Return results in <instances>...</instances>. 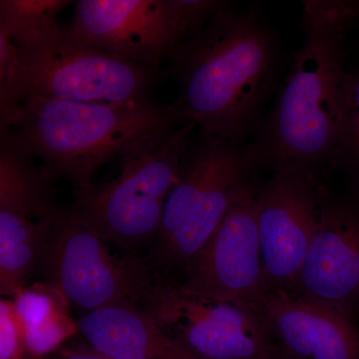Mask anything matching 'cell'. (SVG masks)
<instances>
[{"mask_svg":"<svg viewBox=\"0 0 359 359\" xmlns=\"http://www.w3.org/2000/svg\"><path fill=\"white\" fill-rule=\"evenodd\" d=\"M185 123L178 100L158 105L150 100L96 104L26 98L11 129L52 178L65 177L76 191H85L104 165Z\"/></svg>","mask_w":359,"mask_h":359,"instance_id":"cell-3","label":"cell"},{"mask_svg":"<svg viewBox=\"0 0 359 359\" xmlns=\"http://www.w3.org/2000/svg\"><path fill=\"white\" fill-rule=\"evenodd\" d=\"M77 323L88 346L112 359H201L140 306H105L87 313Z\"/></svg>","mask_w":359,"mask_h":359,"instance_id":"cell-15","label":"cell"},{"mask_svg":"<svg viewBox=\"0 0 359 359\" xmlns=\"http://www.w3.org/2000/svg\"><path fill=\"white\" fill-rule=\"evenodd\" d=\"M72 209H61L43 262L68 302L93 311L115 304L143 308L156 285L137 262L119 259Z\"/></svg>","mask_w":359,"mask_h":359,"instance_id":"cell-9","label":"cell"},{"mask_svg":"<svg viewBox=\"0 0 359 359\" xmlns=\"http://www.w3.org/2000/svg\"><path fill=\"white\" fill-rule=\"evenodd\" d=\"M249 147L199 129L186 144L178 183L165 204L157 238L162 264L188 263L207 244L231 205L254 185Z\"/></svg>","mask_w":359,"mask_h":359,"instance_id":"cell-4","label":"cell"},{"mask_svg":"<svg viewBox=\"0 0 359 359\" xmlns=\"http://www.w3.org/2000/svg\"><path fill=\"white\" fill-rule=\"evenodd\" d=\"M344 129L339 153V163L359 177V69L347 70L344 79Z\"/></svg>","mask_w":359,"mask_h":359,"instance_id":"cell-18","label":"cell"},{"mask_svg":"<svg viewBox=\"0 0 359 359\" xmlns=\"http://www.w3.org/2000/svg\"><path fill=\"white\" fill-rule=\"evenodd\" d=\"M194 123L151 137L121 158L120 173L107 183L75 191L71 209L106 241L123 247L159 233L165 204L178 183Z\"/></svg>","mask_w":359,"mask_h":359,"instance_id":"cell-5","label":"cell"},{"mask_svg":"<svg viewBox=\"0 0 359 359\" xmlns=\"http://www.w3.org/2000/svg\"><path fill=\"white\" fill-rule=\"evenodd\" d=\"M271 337L302 359H359L354 320L320 302L269 290L255 304Z\"/></svg>","mask_w":359,"mask_h":359,"instance_id":"cell-14","label":"cell"},{"mask_svg":"<svg viewBox=\"0 0 359 359\" xmlns=\"http://www.w3.org/2000/svg\"><path fill=\"white\" fill-rule=\"evenodd\" d=\"M143 309L170 337L201 359H264L271 334L256 309L156 285Z\"/></svg>","mask_w":359,"mask_h":359,"instance_id":"cell-10","label":"cell"},{"mask_svg":"<svg viewBox=\"0 0 359 359\" xmlns=\"http://www.w3.org/2000/svg\"><path fill=\"white\" fill-rule=\"evenodd\" d=\"M275 35L257 9L226 1L169 59L186 123L244 145L278 78Z\"/></svg>","mask_w":359,"mask_h":359,"instance_id":"cell-2","label":"cell"},{"mask_svg":"<svg viewBox=\"0 0 359 359\" xmlns=\"http://www.w3.org/2000/svg\"><path fill=\"white\" fill-rule=\"evenodd\" d=\"M302 6V46L249 147L257 166L316 180L318 171L339 163L346 41L359 20V1L308 0Z\"/></svg>","mask_w":359,"mask_h":359,"instance_id":"cell-1","label":"cell"},{"mask_svg":"<svg viewBox=\"0 0 359 359\" xmlns=\"http://www.w3.org/2000/svg\"><path fill=\"white\" fill-rule=\"evenodd\" d=\"M0 359H30L25 328L13 299L0 302Z\"/></svg>","mask_w":359,"mask_h":359,"instance_id":"cell-19","label":"cell"},{"mask_svg":"<svg viewBox=\"0 0 359 359\" xmlns=\"http://www.w3.org/2000/svg\"><path fill=\"white\" fill-rule=\"evenodd\" d=\"M256 186L241 195L202 250L187 263V292L254 308L269 292L257 219Z\"/></svg>","mask_w":359,"mask_h":359,"instance_id":"cell-11","label":"cell"},{"mask_svg":"<svg viewBox=\"0 0 359 359\" xmlns=\"http://www.w3.org/2000/svg\"><path fill=\"white\" fill-rule=\"evenodd\" d=\"M0 130V290L13 299L43 262L62 208L53 202L54 179L13 129Z\"/></svg>","mask_w":359,"mask_h":359,"instance_id":"cell-8","label":"cell"},{"mask_svg":"<svg viewBox=\"0 0 359 359\" xmlns=\"http://www.w3.org/2000/svg\"><path fill=\"white\" fill-rule=\"evenodd\" d=\"M318 215V180L275 175L257 189V230L269 290H294Z\"/></svg>","mask_w":359,"mask_h":359,"instance_id":"cell-13","label":"cell"},{"mask_svg":"<svg viewBox=\"0 0 359 359\" xmlns=\"http://www.w3.org/2000/svg\"><path fill=\"white\" fill-rule=\"evenodd\" d=\"M69 4L66 0H1L0 32L15 39L58 25V14Z\"/></svg>","mask_w":359,"mask_h":359,"instance_id":"cell-16","label":"cell"},{"mask_svg":"<svg viewBox=\"0 0 359 359\" xmlns=\"http://www.w3.org/2000/svg\"><path fill=\"white\" fill-rule=\"evenodd\" d=\"M55 359H112L98 353L88 346H75L60 348L56 353Z\"/></svg>","mask_w":359,"mask_h":359,"instance_id":"cell-20","label":"cell"},{"mask_svg":"<svg viewBox=\"0 0 359 359\" xmlns=\"http://www.w3.org/2000/svg\"><path fill=\"white\" fill-rule=\"evenodd\" d=\"M13 301L25 332L43 327L69 313V302L63 292L50 282L25 287Z\"/></svg>","mask_w":359,"mask_h":359,"instance_id":"cell-17","label":"cell"},{"mask_svg":"<svg viewBox=\"0 0 359 359\" xmlns=\"http://www.w3.org/2000/svg\"><path fill=\"white\" fill-rule=\"evenodd\" d=\"M11 39L18 49L15 91L20 107L26 98L145 102L157 77L158 71L80 43L59 25Z\"/></svg>","mask_w":359,"mask_h":359,"instance_id":"cell-6","label":"cell"},{"mask_svg":"<svg viewBox=\"0 0 359 359\" xmlns=\"http://www.w3.org/2000/svg\"><path fill=\"white\" fill-rule=\"evenodd\" d=\"M292 294L354 320L359 311V201L320 184V215Z\"/></svg>","mask_w":359,"mask_h":359,"instance_id":"cell-12","label":"cell"},{"mask_svg":"<svg viewBox=\"0 0 359 359\" xmlns=\"http://www.w3.org/2000/svg\"><path fill=\"white\" fill-rule=\"evenodd\" d=\"M226 1L79 0L65 32L112 57L158 71Z\"/></svg>","mask_w":359,"mask_h":359,"instance_id":"cell-7","label":"cell"}]
</instances>
